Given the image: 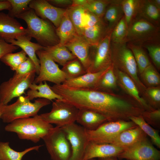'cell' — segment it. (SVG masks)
Here are the masks:
<instances>
[{"instance_id": "7", "label": "cell", "mask_w": 160, "mask_h": 160, "mask_svg": "<svg viewBox=\"0 0 160 160\" xmlns=\"http://www.w3.org/2000/svg\"><path fill=\"white\" fill-rule=\"evenodd\" d=\"M137 126L131 121H107L94 130H86L89 142L97 144H111L121 132Z\"/></svg>"}, {"instance_id": "8", "label": "cell", "mask_w": 160, "mask_h": 160, "mask_svg": "<svg viewBox=\"0 0 160 160\" xmlns=\"http://www.w3.org/2000/svg\"><path fill=\"white\" fill-rule=\"evenodd\" d=\"M79 111V109L73 105L62 100L56 99L53 102L50 112L39 115L47 123L61 127L75 123Z\"/></svg>"}, {"instance_id": "23", "label": "cell", "mask_w": 160, "mask_h": 160, "mask_svg": "<svg viewBox=\"0 0 160 160\" xmlns=\"http://www.w3.org/2000/svg\"><path fill=\"white\" fill-rule=\"evenodd\" d=\"M76 121L86 130L92 131L108 121L105 116L96 112L80 109Z\"/></svg>"}, {"instance_id": "11", "label": "cell", "mask_w": 160, "mask_h": 160, "mask_svg": "<svg viewBox=\"0 0 160 160\" xmlns=\"http://www.w3.org/2000/svg\"><path fill=\"white\" fill-rule=\"evenodd\" d=\"M36 54L40 62L39 72L33 83L37 84L49 81L55 84H62L67 77L48 54L42 49L37 51Z\"/></svg>"}, {"instance_id": "3", "label": "cell", "mask_w": 160, "mask_h": 160, "mask_svg": "<svg viewBox=\"0 0 160 160\" xmlns=\"http://www.w3.org/2000/svg\"><path fill=\"white\" fill-rule=\"evenodd\" d=\"M112 64L113 66L129 76L134 81L141 96L146 89L138 76L137 64L133 55L127 43L111 42Z\"/></svg>"}, {"instance_id": "34", "label": "cell", "mask_w": 160, "mask_h": 160, "mask_svg": "<svg viewBox=\"0 0 160 160\" xmlns=\"http://www.w3.org/2000/svg\"><path fill=\"white\" fill-rule=\"evenodd\" d=\"M139 75L140 80L146 87L160 86V74L152 63L147 67Z\"/></svg>"}, {"instance_id": "38", "label": "cell", "mask_w": 160, "mask_h": 160, "mask_svg": "<svg viewBox=\"0 0 160 160\" xmlns=\"http://www.w3.org/2000/svg\"><path fill=\"white\" fill-rule=\"evenodd\" d=\"M138 0H121L124 18L128 27L137 16Z\"/></svg>"}, {"instance_id": "52", "label": "cell", "mask_w": 160, "mask_h": 160, "mask_svg": "<svg viewBox=\"0 0 160 160\" xmlns=\"http://www.w3.org/2000/svg\"><path fill=\"white\" fill-rule=\"evenodd\" d=\"M1 110L0 109V116H1Z\"/></svg>"}, {"instance_id": "44", "label": "cell", "mask_w": 160, "mask_h": 160, "mask_svg": "<svg viewBox=\"0 0 160 160\" xmlns=\"http://www.w3.org/2000/svg\"><path fill=\"white\" fill-rule=\"evenodd\" d=\"M34 71H36L35 64L29 57L22 63L17 68L15 74L19 75H23Z\"/></svg>"}, {"instance_id": "45", "label": "cell", "mask_w": 160, "mask_h": 160, "mask_svg": "<svg viewBox=\"0 0 160 160\" xmlns=\"http://www.w3.org/2000/svg\"><path fill=\"white\" fill-rule=\"evenodd\" d=\"M19 48L17 46L6 42L4 39L0 38V60L5 55L12 52Z\"/></svg>"}, {"instance_id": "12", "label": "cell", "mask_w": 160, "mask_h": 160, "mask_svg": "<svg viewBox=\"0 0 160 160\" xmlns=\"http://www.w3.org/2000/svg\"><path fill=\"white\" fill-rule=\"evenodd\" d=\"M60 127L71 145V155L69 160H81L89 142L86 129L75 123Z\"/></svg>"}, {"instance_id": "27", "label": "cell", "mask_w": 160, "mask_h": 160, "mask_svg": "<svg viewBox=\"0 0 160 160\" xmlns=\"http://www.w3.org/2000/svg\"><path fill=\"white\" fill-rule=\"evenodd\" d=\"M121 0H112L108 5L102 18L108 26L110 32L124 16V14L121 4Z\"/></svg>"}, {"instance_id": "25", "label": "cell", "mask_w": 160, "mask_h": 160, "mask_svg": "<svg viewBox=\"0 0 160 160\" xmlns=\"http://www.w3.org/2000/svg\"><path fill=\"white\" fill-rule=\"evenodd\" d=\"M44 82L38 84L34 83L31 84L26 97L31 101L36 98L46 99L50 101L54 100H62V97L53 91L46 81Z\"/></svg>"}, {"instance_id": "9", "label": "cell", "mask_w": 160, "mask_h": 160, "mask_svg": "<svg viewBox=\"0 0 160 160\" xmlns=\"http://www.w3.org/2000/svg\"><path fill=\"white\" fill-rule=\"evenodd\" d=\"M42 139L52 160H70L71 155V145L61 127H54Z\"/></svg>"}, {"instance_id": "16", "label": "cell", "mask_w": 160, "mask_h": 160, "mask_svg": "<svg viewBox=\"0 0 160 160\" xmlns=\"http://www.w3.org/2000/svg\"><path fill=\"white\" fill-rule=\"evenodd\" d=\"M113 70L116 78L118 86L125 94L139 102L144 107L145 111L155 110L149 105L141 97L135 83L129 76L113 66Z\"/></svg>"}, {"instance_id": "41", "label": "cell", "mask_w": 160, "mask_h": 160, "mask_svg": "<svg viewBox=\"0 0 160 160\" xmlns=\"http://www.w3.org/2000/svg\"><path fill=\"white\" fill-rule=\"evenodd\" d=\"M11 6L8 15L12 17H17L30 8L29 4L31 0H8Z\"/></svg>"}, {"instance_id": "30", "label": "cell", "mask_w": 160, "mask_h": 160, "mask_svg": "<svg viewBox=\"0 0 160 160\" xmlns=\"http://www.w3.org/2000/svg\"><path fill=\"white\" fill-rule=\"evenodd\" d=\"M42 145L31 147L19 152L15 151L9 145V142H0V160H22L23 156L32 151H38Z\"/></svg>"}, {"instance_id": "53", "label": "cell", "mask_w": 160, "mask_h": 160, "mask_svg": "<svg viewBox=\"0 0 160 160\" xmlns=\"http://www.w3.org/2000/svg\"><path fill=\"white\" fill-rule=\"evenodd\" d=\"M126 160H129V159H126Z\"/></svg>"}, {"instance_id": "48", "label": "cell", "mask_w": 160, "mask_h": 160, "mask_svg": "<svg viewBox=\"0 0 160 160\" xmlns=\"http://www.w3.org/2000/svg\"><path fill=\"white\" fill-rule=\"evenodd\" d=\"M72 5L83 7L86 4L87 0H72Z\"/></svg>"}, {"instance_id": "21", "label": "cell", "mask_w": 160, "mask_h": 160, "mask_svg": "<svg viewBox=\"0 0 160 160\" xmlns=\"http://www.w3.org/2000/svg\"><path fill=\"white\" fill-rule=\"evenodd\" d=\"M110 67L99 72L87 73L76 78L67 79L62 84L73 88L93 89Z\"/></svg>"}, {"instance_id": "24", "label": "cell", "mask_w": 160, "mask_h": 160, "mask_svg": "<svg viewBox=\"0 0 160 160\" xmlns=\"http://www.w3.org/2000/svg\"><path fill=\"white\" fill-rule=\"evenodd\" d=\"M136 17L160 27V9L150 0H138Z\"/></svg>"}, {"instance_id": "39", "label": "cell", "mask_w": 160, "mask_h": 160, "mask_svg": "<svg viewBox=\"0 0 160 160\" xmlns=\"http://www.w3.org/2000/svg\"><path fill=\"white\" fill-rule=\"evenodd\" d=\"M128 28V27L124 16L111 32V42L120 43L124 42L127 34Z\"/></svg>"}, {"instance_id": "14", "label": "cell", "mask_w": 160, "mask_h": 160, "mask_svg": "<svg viewBox=\"0 0 160 160\" xmlns=\"http://www.w3.org/2000/svg\"><path fill=\"white\" fill-rule=\"evenodd\" d=\"M66 9L77 33L80 36L85 29L94 25L102 19L82 6L71 5Z\"/></svg>"}, {"instance_id": "28", "label": "cell", "mask_w": 160, "mask_h": 160, "mask_svg": "<svg viewBox=\"0 0 160 160\" xmlns=\"http://www.w3.org/2000/svg\"><path fill=\"white\" fill-rule=\"evenodd\" d=\"M56 31L59 40V44L62 45H65L78 35L68 16L67 9Z\"/></svg>"}, {"instance_id": "26", "label": "cell", "mask_w": 160, "mask_h": 160, "mask_svg": "<svg viewBox=\"0 0 160 160\" xmlns=\"http://www.w3.org/2000/svg\"><path fill=\"white\" fill-rule=\"evenodd\" d=\"M110 32L102 19L94 25L85 29L82 35L90 46L97 44Z\"/></svg>"}, {"instance_id": "40", "label": "cell", "mask_w": 160, "mask_h": 160, "mask_svg": "<svg viewBox=\"0 0 160 160\" xmlns=\"http://www.w3.org/2000/svg\"><path fill=\"white\" fill-rule=\"evenodd\" d=\"M142 97L153 109L160 108V86L147 87Z\"/></svg>"}, {"instance_id": "32", "label": "cell", "mask_w": 160, "mask_h": 160, "mask_svg": "<svg viewBox=\"0 0 160 160\" xmlns=\"http://www.w3.org/2000/svg\"><path fill=\"white\" fill-rule=\"evenodd\" d=\"M136 61L138 74H140L151 63L145 50L142 46L130 43H127Z\"/></svg>"}, {"instance_id": "35", "label": "cell", "mask_w": 160, "mask_h": 160, "mask_svg": "<svg viewBox=\"0 0 160 160\" xmlns=\"http://www.w3.org/2000/svg\"><path fill=\"white\" fill-rule=\"evenodd\" d=\"M61 70L67 79L76 78L87 73L83 65L77 58L67 62L63 66Z\"/></svg>"}, {"instance_id": "19", "label": "cell", "mask_w": 160, "mask_h": 160, "mask_svg": "<svg viewBox=\"0 0 160 160\" xmlns=\"http://www.w3.org/2000/svg\"><path fill=\"white\" fill-rule=\"evenodd\" d=\"M31 38L26 35H23L17 37L16 39H10L5 41L21 48L34 62L36 67V73L38 75L40 68V62L37 57L36 52L42 49L44 47L39 44L31 41Z\"/></svg>"}, {"instance_id": "22", "label": "cell", "mask_w": 160, "mask_h": 160, "mask_svg": "<svg viewBox=\"0 0 160 160\" xmlns=\"http://www.w3.org/2000/svg\"><path fill=\"white\" fill-rule=\"evenodd\" d=\"M147 137L146 134L137 126L121 132L116 137L111 144L126 148Z\"/></svg>"}, {"instance_id": "17", "label": "cell", "mask_w": 160, "mask_h": 160, "mask_svg": "<svg viewBox=\"0 0 160 160\" xmlns=\"http://www.w3.org/2000/svg\"><path fill=\"white\" fill-rule=\"evenodd\" d=\"M27 35L26 28L15 18L0 12V38L5 41Z\"/></svg>"}, {"instance_id": "42", "label": "cell", "mask_w": 160, "mask_h": 160, "mask_svg": "<svg viewBox=\"0 0 160 160\" xmlns=\"http://www.w3.org/2000/svg\"><path fill=\"white\" fill-rule=\"evenodd\" d=\"M147 50L149 55L158 71L160 70V43H149L141 45Z\"/></svg>"}, {"instance_id": "51", "label": "cell", "mask_w": 160, "mask_h": 160, "mask_svg": "<svg viewBox=\"0 0 160 160\" xmlns=\"http://www.w3.org/2000/svg\"><path fill=\"white\" fill-rule=\"evenodd\" d=\"M95 159H89L87 160H96Z\"/></svg>"}, {"instance_id": "18", "label": "cell", "mask_w": 160, "mask_h": 160, "mask_svg": "<svg viewBox=\"0 0 160 160\" xmlns=\"http://www.w3.org/2000/svg\"><path fill=\"white\" fill-rule=\"evenodd\" d=\"M125 148L111 144L89 142L81 160L117 156Z\"/></svg>"}, {"instance_id": "13", "label": "cell", "mask_w": 160, "mask_h": 160, "mask_svg": "<svg viewBox=\"0 0 160 160\" xmlns=\"http://www.w3.org/2000/svg\"><path fill=\"white\" fill-rule=\"evenodd\" d=\"M117 157L130 160H160V152L147 137L125 148Z\"/></svg>"}, {"instance_id": "33", "label": "cell", "mask_w": 160, "mask_h": 160, "mask_svg": "<svg viewBox=\"0 0 160 160\" xmlns=\"http://www.w3.org/2000/svg\"><path fill=\"white\" fill-rule=\"evenodd\" d=\"M129 120L139 126L147 136L150 137L154 145L160 148V137L158 131L150 125L141 115L131 117Z\"/></svg>"}, {"instance_id": "49", "label": "cell", "mask_w": 160, "mask_h": 160, "mask_svg": "<svg viewBox=\"0 0 160 160\" xmlns=\"http://www.w3.org/2000/svg\"><path fill=\"white\" fill-rule=\"evenodd\" d=\"M150 1L154 5L160 9V0H150Z\"/></svg>"}, {"instance_id": "10", "label": "cell", "mask_w": 160, "mask_h": 160, "mask_svg": "<svg viewBox=\"0 0 160 160\" xmlns=\"http://www.w3.org/2000/svg\"><path fill=\"white\" fill-rule=\"evenodd\" d=\"M109 32L97 44L90 46L87 73L105 70L112 65L111 35Z\"/></svg>"}, {"instance_id": "2", "label": "cell", "mask_w": 160, "mask_h": 160, "mask_svg": "<svg viewBox=\"0 0 160 160\" xmlns=\"http://www.w3.org/2000/svg\"><path fill=\"white\" fill-rule=\"evenodd\" d=\"M54 127L40 117L38 114L31 117L18 119L9 123L5 131L17 134L21 140L37 143L49 134Z\"/></svg>"}, {"instance_id": "37", "label": "cell", "mask_w": 160, "mask_h": 160, "mask_svg": "<svg viewBox=\"0 0 160 160\" xmlns=\"http://www.w3.org/2000/svg\"><path fill=\"white\" fill-rule=\"evenodd\" d=\"M112 1V0H87L83 7L102 19L107 8Z\"/></svg>"}, {"instance_id": "6", "label": "cell", "mask_w": 160, "mask_h": 160, "mask_svg": "<svg viewBox=\"0 0 160 160\" xmlns=\"http://www.w3.org/2000/svg\"><path fill=\"white\" fill-rule=\"evenodd\" d=\"M36 71L19 75L15 73L8 80L0 84V104L6 105L14 98L25 93L34 81Z\"/></svg>"}, {"instance_id": "50", "label": "cell", "mask_w": 160, "mask_h": 160, "mask_svg": "<svg viewBox=\"0 0 160 160\" xmlns=\"http://www.w3.org/2000/svg\"><path fill=\"white\" fill-rule=\"evenodd\" d=\"M98 160H118L117 156H113L105 158H99Z\"/></svg>"}, {"instance_id": "43", "label": "cell", "mask_w": 160, "mask_h": 160, "mask_svg": "<svg viewBox=\"0 0 160 160\" xmlns=\"http://www.w3.org/2000/svg\"><path fill=\"white\" fill-rule=\"evenodd\" d=\"M141 116L148 124L156 127H159L160 108L152 111H145Z\"/></svg>"}, {"instance_id": "46", "label": "cell", "mask_w": 160, "mask_h": 160, "mask_svg": "<svg viewBox=\"0 0 160 160\" xmlns=\"http://www.w3.org/2000/svg\"><path fill=\"white\" fill-rule=\"evenodd\" d=\"M52 5L58 8H67L72 4V0H47Z\"/></svg>"}, {"instance_id": "47", "label": "cell", "mask_w": 160, "mask_h": 160, "mask_svg": "<svg viewBox=\"0 0 160 160\" xmlns=\"http://www.w3.org/2000/svg\"><path fill=\"white\" fill-rule=\"evenodd\" d=\"M11 8V4L8 0H0V11L4 10L9 11Z\"/></svg>"}, {"instance_id": "36", "label": "cell", "mask_w": 160, "mask_h": 160, "mask_svg": "<svg viewBox=\"0 0 160 160\" xmlns=\"http://www.w3.org/2000/svg\"><path fill=\"white\" fill-rule=\"evenodd\" d=\"M27 55L25 52L22 50L16 53H7L3 56L0 60L9 66L11 70L15 71L18 66L27 59Z\"/></svg>"}, {"instance_id": "15", "label": "cell", "mask_w": 160, "mask_h": 160, "mask_svg": "<svg viewBox=\"0 0 160 160\" xmlns=\"http://www.w3.org/2000/svg\"><path fill=\"white\" fill-rule=\"evenodd\" d=\"M39 17L51 22L56 28L59 26L66 8L55 7L47 0H31L29 5Z\"/></svg>"}, {"instance_id": "20", "label": "cell", "mask_w": 160, "mask_h": 160, "mask_svg": "<svg viewBox=\"0 0 160 160\" xmlns=\"http://www.w3.org/2000/svg\"><path fill=\"white\" fill-rule=\"evenodd\" d=\"M64 46L80 60L87 72L90 45L83 37L77 35Z\"/></svg>"}, {"instance_id": "4", "label": "cell", "mask_w": 160, "mask_h": 160, "mask_svg": "<svg viewBox=\"0 0 160 160\" xmlns=\"http://www.w3.org/2000/svg\"><path fill=\"white\" fill-rule=\"evenodd\" d=\"M50 103V101L44 98H38L32 102L26 96H21L16 101L10 105L0 104L3 122L9 123L19 119L34 116L40 109Z\"/></svg>"}, {"instance_id": "29", "label": "cell", "mask_w": 160, "mask_h": 160, "mask_svg": "<svg viewBox=\"0 0 160 160\" xmlns=\"http://www.w3.org/2000/svg\"><path fill=\"white\" fill-rule=\"evenodd\" d=\"M47 52L53 61L63 66L68 61L73 60L76 57L64 45L59 44L43 49Z\"/></svg>"}, {"instance_id": "1", "label": "cell", "mask_w": 160, "mask_h": 160, "mask_svg": "<svg viewBox=\"0 0 160 160\" xmlns=\"http://www.w3.org/2000/svg\"><path fill=\"white\" fill-rule=\"evenodd\" d=\"M17 17L26 23L27 35L34 38L42 46L49 47L59 44L55 26L50 21L38 16L32 9L30 8Z\"/></svg>"}, {"instance_id": "5", "label": "cell", "mask_w": 160, "mask_h": 160, "mask_svg": "<svg viewBox=\"0 0 160 160\" xmlns=\"http://www.w3.org/2000/svg\"><path fill=\"white\" fill-rule=\"evenodd\" d=\"M124 42L141 46L150 43H160V27L136 17L128 27Z\"/></svg>"}, {"instance_id": "31", "label": "cell", "mask_w": 160, "mask_h": 160, "mask_svg": "<svg viewBox=\"0 0 160 160\" xmlns=\"http://www.w3.org/2000/svg\"><path fill=\"white\" fill-rule=\"evenodd\" d=\"M116 77L114 74L112 64L100 78L93 89L108 93H113L118 89Z\"/></svg>"}]
</instances>
